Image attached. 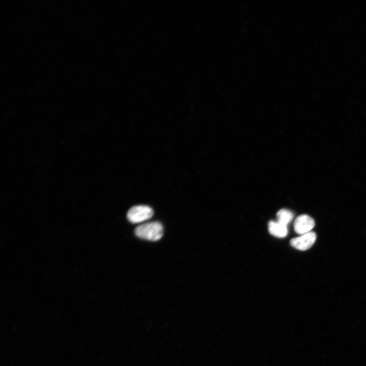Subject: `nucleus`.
<instances>
[{
	"label": "nucleus",
	"mask_w": 366,
	"mask_h": 366,
	"mask_svg": "<svg viewBox=\"0 0 366 366\" xmlns=\"http://www.w3.org/2000/svg\"><path fill=\"white\" fill-rule=\"evenodd\" d=\"M268 231L271 235L279 238L284 237L288 234L287 226L277 221H270L269 222Z\"/></svg>",
	"instance_id": "obj_5"
},
{
	"label": "nucleus",
	"mask_w": 366,
	"mask_h": 366,
	"mask_svg": "<svg viewBox=\"0 0 366 366\" xmlns=\"http://www.w3.org/2000/svg\"><path fill=\"white\" fill-rule=\"evenodd\" d=\"M316 239L315 232L310 231L291 239L290 243L295 249L300 251H305L310 249L313 245Z\"/></svg>",
	"instance_id": "obj_3"
},
{
	"label": "nucleus",
	"mask_w": 366,
	"mask_h": 366,
	"mask_svg": "<svg viewBox=\"0 0 366 366\" xmlns=\"http://www.w3.org/2000/svg\"><path fill=\"white\" fill-rule=\"evenodd\" d=\"M135 233L141 238L157 241L160 239L163 236V227L158 222L144 223L136 228Z\"/></svg>",
	"instance_id": "obj_1"
},
{
	"label": "nucleus",
	"mask_w": 366,
	"mask_h": 366,
	"mask_svg": "<svg viewBox=\"0 0 366 366\" xmlns=\"http://www.w3.org/2000/svg\"><path fill=\"white\" fill-rule=\"evenodd\" d=\"M277 222L285 226L292 221L293 218V213L289 210L282 209L278 211L277 214Z\"/></svg>",
	"instance_id": "obj_6"
},
{
	"label": "nucleus",
	"mask_w": 366,
	"mask_h": 366,
	"mask_svg": "<svg viewBox=\"0 0 366 366\" xmlns=\"http://www.w3.org/2000/svg\"><path fill=\"white\" fill-rule=\"evenodd\" d=\"M154 214L153 210L146 205L132 207L128 211L127 218L132 223H139L149 219Z\"/></svg>",
	"instance_id": "obj_2"
},
{
	"label": "nucleus",
	"mask_w": 366,
	"mask_h": 366,
	"mask_svg": "<svg viewBox=\"0 0 366 366\" xmlns=\"http://www.w3.org/2000/svg\"><path fill=\"white\" fill-rule=\"evenodd\" d=\"M314 226V220L307 215H301L298 216L294 223L295 231L300 235L310 232Z\"/></svg>",
	"instance_id": "obj_4"
}]
</instances>
